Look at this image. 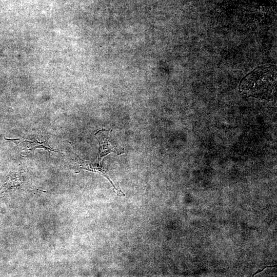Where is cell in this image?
<instances>
[{
	"instance_id": "cell-3",
	"label": "cell",
	"mask_w": 277,
	"mask_h": 277,
	"mask_svg": "<svg viewBox=\"0 0 277 277\" xmlns=\"http://www.w3.org/2000/svg\"><path fill=\"white\" fill-rule=\"evenodd\" d=\"M102 164L97 162V165H94V164L88 161H83L80 164V167L82 169L87 170L88 171L95 172L99 173L106 178L109 182L111 183L113 187L114 192L115 193L119 196H124L125 194L121 190L118 185L115 184L112 180L110 179L109 175L106 173L105 169L102 167Z\"/></svg>"
},
{
	"instance_id": "cell-1",
	"label": "cell",
	"mask_w": 277,
	"mask_h": 277,
	"mask_svg": "<svg viewBox=\"0 0 277 277\" xmlns=\"http://www.w3.org/2000/svg\"><path fill=\"white\" fill-rule=\"evenodd\" d=\"M239 89L247 96L274 100L276 96V66L265 65L256 68L242 79Z\"/></svg>"
},
{
	"instance_id": "cell-2",
	"label": "cell",
	"mask_w": 277,
	"mask_h": 277,
	"mask_svg": "<svg viewBox=\"0 0 277 277\" xmlns=\"http://www.w3.org/2000/svg\"><path fill=\"white\" fill-rule=\"evenodd\" d=\"M104 132L105 135H103L102 130H100L95 134L100 144V151L97 160L99 163H101L103 158L110 153L115 152L118 154L117 146H114L111 144L108 138V131L104 130Z\"/></svg>"
},
{
	"instance_id": "cell-4",
	"label": "cell",
	"mask_w": 277,
	"mask_h": 277,
	"mask_svg": "<svg viewBox=\"0 0 277 277\" xmlns=\"http://www.w3.org/2000/svg\"><path fill=\"white\" fill-rule=\"evenodd\" d=\"M33 144L31 147L29 149L30 150L35 149L36 148H43L45 149H48L51 151H54L52 149L50 148L49 146H47L45 142L39 143L38 142H32Z\"/></svg>"
}]
</instances>
